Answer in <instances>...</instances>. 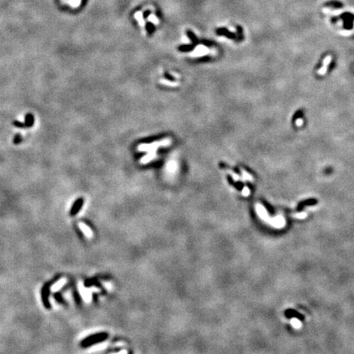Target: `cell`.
Segmentation results:
<instances>
[{
  "label": "cell",
  "mask_w": 354,
  "mask_h": 354,
  "mask_svg": "<svg viewBox=\"0 0 354 354\" xmlns=\"http://www.w3.org/2000/svg\"><path fill=\"white\" fill-rule=\"evenodd\" d=\"M171 143V139H166L164 140L159 141V142H154V143H150V144H146V145H142L139 147V149L141 150H151L154 151L157 148L161 146H167Z\"/></svg>",
  "instance_id": "6da1fadb"
},
{
  "label": "cell",
  "mask_w": 354,
  "mask_h": 354,
  "mask_svg": "<svg viewBox=\"0 0 354 354\" xmlns=\"http://www.w3.org/2000/svg\"><path fill=\"white\" fill-rule=\"evenodd\" d=\"M209 53H210V49H207L204 45H200L195 48V49L190 53V56L193 57V58H197V57L205 56L207 54H208Z\"/></svg>",
  "instance_id": "7a4b0ae2"
},
{
  "label": "cell",
  "mask_w": 354,
  "mask_h": 354,
  "mask_svg": "<svg viewBox=\"0 0 354 354\" xmlns=\"http://www.w3.org/2000/svg\"><path fill=\"white\" fill-rule=\"evenodd\" d=\"M256 210H257V212H258V216H260L261 219H262V220H264V221H266V222L270 223L271 218L269 217L267 211V210H266V208L262 206L261 204H257V206H256Z\"/></svg>",
  "instance_id": "3957f363"
},
{
  "label": "cell",
  "mask_w": 354,
  "mask_h": 354,
  "mask_svg": "<svg viewBox=\"0 0 354 354\" xmlns=\"http://www.w3.org/2000/svg\"><path fill=\"white\" fill-rule=\"evenodd\" d=\"M269 224L271 225L273 227L277 228V229H280V228L284 227V225H285V220H284V218L283 216H278L274 217V218H271V220Z\"/></svg>",
  "instance_id": "277c9868"
},
{
  "label": "cell",
  "mask_w": 354,
  "mask_h": 354,
  "mask_svg": "<svg viewBox=\"0 0 354 354\" xmlns=\"http://www.w3.org/2000/svg\"><path fill=\"white\" fill-rule=\"evenodd\" d=\"M107 338V334H99L97 335L90 336L84 341V344H91L92 343L101 342Z\"/></svg>",
  "instance_id": "5b68a950"
},
{
  "label": "cell",
  "mask_w": 354,
  "mask_h": 354,
  "mask_svg": "<svg viewBox=\"0 0 354 354\" xmlns=\"http://www.w3.org/2000/svg\"><path fill=\"white\" fill-rule=\"evenodd\" d=\"M331 56H327L326 58L324 59L323 66H321V69L318 70V75H325V74H326V70H327V69H328L329 65H330V63H331Z\"/></svg>",
  "instance_id": "8992f818"
},
{
  "label": "cell",
  "mask_w": 354,
  "mask_h": 354,
  "mask_svg": "<svg viewBox=\"0 0 354 354\" xmlns=\"http://www.w3.org/2000/svg\"><path fill=\"white\" fill-rule=\"evenodd\" d=\"M79 226H80L81 231H82L88 238H91V237L93 236V232H92V230L89 229V227L88 225L84 224V223L80 222L79 223Z\"/></svg>",
  "instance_id": "52a82bcc"
},
{
  "label": "cell",
  "mask_w": 354,
  "mask_h": 354,
  "mask_svg": "<svg viewBox=\"0 0 354 354\" xmlns=\"http://www.w3.org/2000/svg\"><path fill=\"white\" fill-rule=\"evenodd\" d=\"M82 205H83V200L82 199L77 200V201L75 202V203L74 204V206H73L72 208H71V211H70L71 215H75V214L77 213L78 211H80V209L81 208Z\"/></svg>",
  "instance_id": "ba28073f"
},
{
  "label": "cell",
  "mask_w": 354,
  "mask_h": 354,
  "mask_svg": "<svg viewBox=\"0 0 354 354\" xmlns=\"http://www.w3.org/2000/svg\"><path fill=\"white\" fill-rule=\"evenodd\" d=\"M134 17H135V19L138 21V22L139 23V25H140L142 27H143V26H145V21H144V20H143V12H136L135 13H134Z\"/></svg>",
  "instance_id": "9c48e42d"
},
{
  "label": "cell",
  "mask_w": 354,
  "mask_h": 354,
  "mask_svg": "<svg viewBox=\"0 0 354 354\" xmlns=\"http://www.w3.org/2000/svg\"><path fill=\"white\" fill-rule=\"evenodd\" d=\"M66 279H60L59 281L57 282L56 284H54L53 286L52 287V290L54 291V292H56V291L59 290V289H60L63 286L64 284H66Z\"/></svg>",
  "instance_id": "30bf717a"
},
{
  "label": "cell",
  "mask_w": 354,
  "mask_h": 354,
  "mask_svg": "<svg viewBox=\"0 0 354 354\" xmlns=\"http://www.w3.org/2000/svg\"><path fill=\"white\" fill-rule=\"evenodd\" d=\"M290 324L291 326H293L294 329H296V330H299V329L302 327V326H303L302 322H301L298 319H297V318H293V319H291Z\"/></svg>",
  "instance_id": "8fae6325"
},
{
  "label": "cell",
  "mask_w": 354,
  "mask_h": 354,
  "mask_svg": "<svg viewBox=\"0 0 354 354\" xmlns=\"http://www.w3.org/2000/svg\"><path fill=\"white\" fill-rule=\"evenodd\" d=\"M148 21H149V22H152V23L154 24V25H158L160 22L158 17H157L154 13H151V14L148 16Z\"/></svg>",
  "instance_id": "7c38bea8"
},
{
  "label": "cell",
  "mask_w": 354,
  "mask_h": 354,
  "mask_svg": "<svg viewBox=\"0 0 354 354\" xmlns=\"http://www.w3.org/2000/svg\"><path fill=\"white\" fill-rule=\"evenodd\" d=\"M154 157H155V152L153 151V152H150L149 154L147 155L146 157H143L141 162H143V163H146V162H149V161H151L152 159H153V158H154Z\"/></svg>",
  "instance_id": "4fadbf2b"
},
{
  "label": "cell",
  "mask_w": 354,
  "mask_h": 354,
  "mask_svg": "<svg viewBox=\"0 0 354 354\" xmlns=\"http://www.w3.org/2000/svg\"><path fill=\"white\" fill-rule=\"evenodd\" d=\"M81 294H82L83 298H84V300L86 301H89L90 299H91V296H90V294H89V293L88 292L87 290H85V288H81Z\"/></svg>",
  "instance_id": "5bb4252c"
},
{
  "label": "cell",
  "mask_w": 354,
  "mask_h": 354,
  "mask_svg": "<svg viewBox=\"0 0 354 354\" xmlns=\"http://www.w3.org/2000/svg\"><path fill=\"white\" fill-rule=\"evenodd\" d=\"M160 82L162 83V84H166V85H167V86H171V87H176V86H178L179 83H176V82H173V81H170V80H161V81Z\"/></svg>",
  "instance_id": "9a60e30c"
},
{
  "label": "cell",
  "mask_w": 354,
  "mask_h": 354,
  "mask_svg": "<svg viewBox=\"0 0 354 354\" xmlns=\"http://www.w3.org/2000/svg\"><path fill=\"white\" fill-rule=\"evenodd\" d=\"M70 4V6H72L73 7H77L78 6H80L81 0H71L70 2H68Z\"/></svg>",
  "instance_id": "2e32d148"
},
{
  "label": "cell",
  "mask_w": 354,
  "mask_h": 354,
  "mask_svg": "<svg viewBox=\"0 0 354 354\" xmlns=\"http://www.w3.org/2000/svg\"><path fill=\"white\" fill-rule=\"evenodd\" d=\"M176 163H174V162H171V163H169L168 166H167V168H168V171H171V172H173V171H175L176 170Z\"/></svg>",
  "instance_id": "e0dca14e"
},
{
  "label": "cell",
  "mask_w": 354,
  "mask_h": 354,
  "mask_svg": "<svg viewBox=\"0 0 354 354\" xmlns=\"http://www.w3.org/2000/svg\"><path fill=\"white\" fill-rule=\"evenodd\" d=\"M242 173L244 174V180H248V181H253L251 175H249V173H247L245 171H242Z\"/></svg>",
  "instance_id": "ac0fdd59"
},
{
  "label": "cell",
  "mask_w": 354,
  "mask_h": 354,
  "mask_svg": "<svg viewBox=\"0 0 354 354\" xmlns=\"http://www.w3.org/2000/svg\"><path fill=\"white\" fill-rule=\"evenodd\" d=\"M242 194L244 195V196H245V197L249 196V195L250 194V190H249L248 187H244L243 191H242Z\"/></svg>",
  "instance_id": "d6986e66"
},
{
  "label": "cell",
  "mask_w": 354,
  "mask_h": 354,
  "mask_svg": "<svg viewBox=\"0 0 354 354\" xmlns=\"http://www.w3.org/2000/svg\"><path fill=\"white\" fill-rule=\"evenodd\" d=\"M306 216H307V214L305 213V212H302V213H299V214H297L296 215V217H298V218H305L306 217Z\"/></svg>",
  "instance_id": "ffe728a7"
},
{
  "label": "cell",
  "mask_w": 354,
  "mask_h": 354,
  "mask_svg": "<svg viewBox=\"0 0 354 354\" xmlns=\"http://www.w3.org/2000/svg\"><path fill=\"white\" fill-rule=\"evenodd\" d=\"M303 119H301V118H298V119L296 121V124H297V126H303Z\"/></svg>",
  "instance_id": "44dd1931"
}]
</instances>
